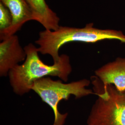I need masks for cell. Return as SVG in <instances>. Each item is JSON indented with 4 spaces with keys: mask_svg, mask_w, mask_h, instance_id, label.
Listing matches in <instances>:
<instances>
[{
    "mask_svg": "<svg viewBox=\"0 0 125 125\" xmlns=\"http://www.w3.org/2000/svg\"><path fill=\"white\" fill-rule=\"evenodd\" d=\"M24 48L27 54L26 60L22 64L13 68L8 75L15 94L21 96L28 93L35 81L48 76L58 77L67 82L72 71L68 55L62 54L58 62L48 65L41 60L38 48L33 44L30 43Z\"/></svg>",
    "mask_w": 125,
    "mask_h": 125,
    "instance_id": "cell-1",
    "label": "cell"
},
{
    "mask_svg": "<svg viewBox=\"0 0 125 125\" xmlns=\"http://www.w3.org/2000/svg\"><path fill=\"white\" fill-rule=\"evenodd\" d=\"M106 40H117L125 43V35L122 31L100 29L94 27L93 23H89L83 28L60 26L56 31L45 30L39 33V39L35 43L39 45V52L51 56L55 63L60 59V48L67 43L73 42L94 43Z\"/></svg>",
    "mask_w": 125,
    "mask_h": 125,
    "instance_id": "cell-2",
    "label": "cell"
},
{
    "mask_svg": "<svg viewBox=\"0 0 125 125\" xmlns=\"http://www.w3.org/2000/svg\"><path fill=\"white\" fill-rule=\"evenodd\" d=\"M91 78L97 99L91 109L87 125H125V92L119 91L112 84H104L95 76Z\"/></svg>",
    "mask_w": 125,
    "mask_h": 125,
    "instance_id": "cell-3",
    "label": "cell"
},
{
    "mask_svg": "<svg viewBox=\"0 0 125 125\" xmlns=\"http://www.w3.org/2000/svg\"><path fill=\"white\" fill-rule=\"evenodd\" d=\"M90 83L89 80L83 79L64 83L60 80H53L49 77H45L34 82L31 90L52 109L54 115L53 125H64L68 114L59 112V103L62 100H68L72 95L76 99H79L94 94L92 90L86 88Z\"/></svg>",
    "mask_w": 125,
    "mask_h": 125,
    "instance_id": "cell-4",
    "label": "cell"
},
{
    "mask_svg": "<svg viewBox=\"0 0 125 125\" xmlns=\"http://www.w3.org/2000/svg\"><path fill=\"white\" fill-rule=\"evenodd\" d=\"M27 54L20 45L18 36L14 35L0 43V76H7L19 62L26 60Z\"/></svg>",
    "mask_w": 125,
    "mask_h": 125,
    "instance_id": "cell-5",
    "label": "cell"
},
{
    "mask_svg": "<svg viewBox=\"0 0 125 125\" xmlns=\"http://www.w3.org/2000/svg\"><path fill=\"white\" fill-rule=\"evenodd\" d=\"M0 2L9 9L13 19L11 27L0 34L1 41L15 35L25 23L34 19L31 9L26 0H0Z\"/></svg>",
    "mask_w": 125,
    "mask_h": 125,
    "instance_id": "cell-6",
    "label": "cell"
},
{
    "mask_svg": "<svg viewBox=\"0 0 125 125\" xmlns=\"http://www.w3.org/2000/svg\"><path fill=\"white\" fill-rule=\"evenodd\" d=\"M104 84H112L121 92H125V58H118L94 71Z\"/></svg>",
    "mask_w": 125,
    "mask_h": 125,
    "instance_id": "cell-7",
    "label": "cell"
},
{
    "mask_svg": "<svg viewBox=\"0 0 125 125\" xmlns=\"http://www.w3.org/2000/svg\"><path fill=\"white\" fill-rule=\"evenodd\" d=\"M33 14V19L45 30L56 31L59 28L60 19L51 9L45 0H26Z\"/></svg>",
    "mask_w": 125,
    "mask_h": 125,
    "instance_id": "cell-8",
    "label": "cell"
},
{
    "mask_svg": "<svg viewBox=\"0 0 125 125\" xmlns=\"http://www.w3.org/2000/svg\"><path fill=\"white\" fill-rule=\"evenodd\" d=\"M12 16L9 9L0 2V34L7 31L12 25Z\"/></svg>",
    "mask_w": 125,
    "mask_h": 125,
    "instance_id": "cell-9",
    "label": "cell"
}]
</instances>
